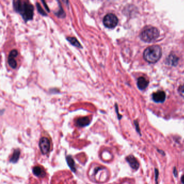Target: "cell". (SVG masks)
<instances>
[{
  "label": "cell",
  "instance_id": "obj_1",
  "mask_svg": "<svg viewBox=\"0 0 184 184\" xmlns=\"http://www.w3.org/2000/svg\"><path fill=\"white\" fill-rule=\"evenodd\" d=\"M13 7L16 12L22 16L26 22L31 20L34 16V6L28 1L16 0L13 1Z\"/></svg>",
  "mask_w": 184,
  "mask_h": 184
},
{
  "label": "cell",
  "instance_id": "obj_2",
  "mask_svg": "<svg viewBox=\"0 0 184 184\" xmlns=\"http://www.w3.org/2000/svg\"><path fill=\"white\" fill-rule=\"evenodd\" d=\"M162 49L159 46L154 45L148 47L144 51V59L150 63H154L159 61L162 56Z\"/></svg>",
  "mask_w": 184,
  "mask_h": 184
},
{
  "label": "cell",
  "instance_id": "obj_3",
  "mask_svg": "<svg viewBox=\"0 0 184 184\" xmlns=\"http://www.w3.org/2000/svg\"><path fill=\"white\" fill-rule=\"evenodd\" d=\"M159 35L158 29L154 26H146L142 31L140 34V37L146 42H152L156 40Z\"/></svg>",
  "mask_w": 184,
  "mask_h": 184
},
{
  "label": "cell",
  "instance_id": "obj_4",
  "mask_svg": "<svg viewBox=\"0 0 184 184\" xmlns=\"http://www.w3.org/2000/svg\"><path fill=\"white\" fill-rule=\"evenodd\" d=\"M103 22L104 25L108 28H113L117 25L118 19L115 15L109 13L104 17Z\"/></svg>",
  "mask_w": 184,
  "mask_h": 184
},
{
  "label": "cell",
  "instance_id": "obj_5",
  "mask_svg": "<svg viewBox=\"0 0 184 184\" xmlns=\"http://www.w3.org/2000/svg\"><path fill=\"white\" fill-rule=\"evenodd\" d=\"M39 146L42 153L44 155L48 153L50 150V142L47 137H42L40 140Z\"/></svg>",
  "mask_w": 184,
  "mask_h": 184
},
{
  "label": "cell",
  "instance_id": "obj_6",
  "mask_svg": "<svg viewBox=\"0 0 184 184\" xmlns=\"http://www.w3.org/2000/svg\"><path fill=\"white\" fill-rule=\"evenodd\" d=\"M18 55V51L16 49H13L10 51L8 56V62L11 68L13 69L16 68L17 67V62L15 59V58Z\"/></svg>",
  "mask_w": 184,
  "mask_h": 184
},
{
  "label": "cell",
  "instance_id": "obj_7",
  "mask_svg": "<svg viewBox=\"0 0 184 184\" xmlns=\"http://www.w3.org/2000/svg\"><path fill=\"white\" fill-rule=\"evenodd\" d=\"M152 98L154 101L157 103H163L166 98V94L163 91H158L153 94Z\"/></svg>",
  "mask_w": 184,
  "mask_h": 184
},
{
  "label": "cell",
  "instance_id": "obj_8",
  "mask_svg": "<svg viewBox=\"0 0 184 184\" xmlns=\"http://www.w3.org/2000/svg\"><path fill=\"white\" fill-rule=\"evenodd\" d=\"M126 160L128 162V163L129 164L130 166L134 170H137L138 168L139 167V164L136 158L132 155H130L128 156Z\"/></svg>",
  "mask_w": 184,
  "mask_h": 184
},
{
  "label": "cell",
  "instance_id": "obj_9",
  "mask_svg": "<svg viewBox=\"0 0 184 184\" xmlns=\"http://www.w3.org/2000/svg\"><path fill=\"white\" fill-rule=\"evenodd\" d=\"M76 123L78 126L81 127V128H83V127H85L89 125V124H90V120L88 117H80L77 119Z\"/></svg>",
  "mask_w": 184,
  "mask_h": 184
},
{
  "label": "cell",
  "instance_id": "obj_10",
  "mask_svg": "<svg viewBox=\"0 0 184 184\" xmlns=\"http://www.w3.org/2000/svg\"><path fill=\"white\" fill-rule=\"evenodd\" d=\"M148 85H149V82L145 78L141 77L138 79V87H139V89L140 90H144L148 87Z\"/></svg>",
  "mask_w": 184,
  "mask_h": 184
},
{
  "label": "cell",
  "instance_id": "obj_11",
  "mask_svg": "<svg viewBox=\"0 0 184 184\" xmlns=\"http://www.w3.org/2000/svg\"><path fill=\"white\" fill-rule=\"evenodd\" d=\"M32 173L37 177H43L45 174V171L40 166L34 167V168H32Z\"/></svg>",
  "mask_w": 184,
  "mask_h": 184
},
{
  "label": "cell",
  "instance_id": "obj_12",
  "mask_svg": "<svg viewBox=\"0 0 184 184\" xmlns=\"http://www.w3.org/2000/svg\"><path fill=\"white\" fill-rule=\"evenodd\" d=\"M21 151L19 149H15L12 153V156L10 159V163H16L18 161L20 156Z\"/></svg>",
  "mask_w": 184,
  "mask_h": 184
},
{
  "label": "cell",
  "instance_id": "obj_13",
  "mask_svg": "<svg viewBox=\"0 0 184 184\" xmlns=\"http://www.w3.org/2000/svg\"><path fill=\"white\" fill-rule=\"evenodd\" d=\"M66 160H67V164L70 168V170L73 172H76V166H75V161L73 160V157L71 156H67Z\"/></svg>",
  "mask_w": 184,
  "mask_h": 184
},
{
  "label": "cell",
  "instance_id": "obj_14",
  "mask_svg": "<svg viewBox=\"0 0 184 184\" xmlns=\"http://www.w3.org/2000/svg\"><path fill=\"white\" fill-rule=\"evenodd\" d=\"M67 40L69 41V42L71 43V45H73V46L82 48V46L81 45V43L79 42V41L77 40V39L74 37H68L67 38Z\"/></svg>",
  "mask_w": 184,
  "mask_h": 184
},
{
  "label": "cell",
  "instance_id": "obj_15",
  "mask_svg": "<svg viewBox=\"0 0 184 184\" xmlns=\"http://www.w3.org/2000/svg\"><path fill=\"white\" fill-rule=\"evenodd\" d=\"M59 11H57L56 12H55V14L57 16L59 17L64 18L65 16V12H64L63 8L62 7V5L60 3L59 4Z\"/></svg>",
  "mask_w": 184,
  "mask_h": 184
},
{
  "label": "cell",
  "instance_id": "obj_16",
  "mask_svg": "<svg viewBox=\"0 0 184 184\" xmlns=\"http://www.w3.org/2000/svg\"><path fill=\"white\" fill-rule=\"evenodd\" d=\"M36 7L37 10H38V12H39L40 14L42 15L43 16H47V14H46V12H45L44 10L41 7L40 4L39 3H37V2L36 3Z\"/></svg>",
  "mask_w": 184,
  "mask_h": 184
},
{
  "label": "cell",
  "instance_id": "obj_17",
  "mask_svg": "<svg viewBox=\"0 0 184 184\" xmlns=\"http://www.w3.org/2000/svg\"><path fill=\"white\" fill-rule=\"evenodd\" d=\"M172 56H170L168 62L170 64H176V62H178V61H177L178 59H176V56H173V57Z\"/></svg>",
  "mask_w": 184,
  "mask_h": 184
},
{
  "label": "cell",
  "instance_id": "obj_18",
  "mask_svg": "<svg viewBox=\"0 0 184 184\" xmlns=\"http://www.w3.org/2000/svg\"><path fill=\"white\" fill-rule=\"evenodd\" d=\"M178 91H179V93H180V95L182 96V97H184V84L180 85L178 89Z\"/></svg>",
  "mask_w": 184,
  "mask_h": 184
},
{
  "label": "cell",
  "instance_id": "obj_19",
  "mask_svg": "<svg viewBox=\"0 0 184 184\" xmlns=\"http://www.w3.org/2000/svg\"><path fill=\"white\" fill-rule=\"evenodd\" d=\"M42 2L44 4V6H45V7L46 8V9H47L48 12H49L50 10H49V9L48 7L47 6V5H46V3H45V1H42Z\"/></svg>",
  "mask_w": 184,
  "mask_h": 184
},
{
  "label": "cell",
  "instance_id": "obj_20",
  "mask_svg": "<svg viewBox=\"0 0 184 184\" xmlns=\"http://www.w3.org/2000/svg\"><path fill=\"white\" fill-rule=\"evenodd\" d=\"M135 125H136V126L137 127V130L138 132H139V128H138V125L137 123L136 122V123H135Z\"/></svg>",
  "mask_w": 184,
  "mask_h": 184
},
{
  "label": "cell",
  "instance_id": "obj_21",
  "mask_svg": "<svg viewBox=\"0 0 184 184\" xmlns=\"http://www.w3.org/2000/svg\"><path fill=\"white\" fill-rule=\"evenodd\" d=\"M182 184H184V175L182 176Z\"/></svg>",
  "mask_w": 184,
  "mask_h": 184
}]
</instances>
